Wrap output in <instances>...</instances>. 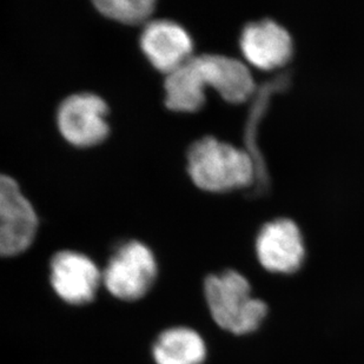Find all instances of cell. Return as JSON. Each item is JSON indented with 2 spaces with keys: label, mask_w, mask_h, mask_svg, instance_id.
Listing matches in <instances>:
<instances>
[{
  "label": "cell",
  "mask_w": 364,
  "mask_h": 364,
  "mask_svg": "<svg viewBox=\"0 0 364 364\" xmlns=\"http://www.w3.org/2000/svg\"><path fill=\"white\" fill-rule=\"evenodd\" d=\"M240 43L245 58L259 69L283 65L291 57V36L270 18L247 23L242 30Z\"/></svg>",
  "instance_id": "obj_10"
},
{
  "label": "cell",
  "mask_w": 364,
  "mask_h": 364,
  "mask_svg": "<svg viewBox=\"0 0 364 364\" xmlns=\"http://www.w3.org/2000/svg\"><path fill=\"white\" fill-rule=\"evenodd\" d=\"M141 46L152 65L166 76L193 57L191 36L175 21H155L145 25Z\"/></svg>",
  "instance_id": "obj_9"
},
{
  "label": "cell",
  "mask_w": 364,
  "mask_h": 364,
  "mask_svg": "<svg viewBox=\"0 0 364 364\" xmlns=\"http://www.w3.org/2000/svg\"><path fill=\"white\" fill-rule=\"evenodd\" d=\"M151 355L155 364H203L208 347L197 330L175 326L159 333L152 343Z\"/></svg>",
  "instance_id": "obj_11"
},
{
  "label": "cell",
  "mask_w": 364,
  "mask_h": 364,
  "mask_svg": "<svg viewBox=\"0 0 364 364\" xmlns=\"http://www.w3.org/2000/svg\"><path fill=\"white\" fill-rule=\"evenodd\" d=\"M154 0H98L95 6L105 17L123 24H141L155 11Z\"/></svg>",
  "instance_id": "obj_12"
},
{
  "label": "cell",
  "mask_w": 364,
  "mask_h": 364,
  "mask_svg": "<svg viewBox=\"0 0 364 364\" xmlns=\"http://www.w3.org/2000/svg\"><path fill=\"white\" fill-rule=\"evenodd\" d=\"M206 86L234 103L247 100L256 89L250 70L240 59L205 53L190 57L166 76L165 104L170 110L179 112L198 110L205 102Z\"/></svg>",
  "instance_id": "obj_1"
},
{
  "label": "cell",
  "mask_w": 364,
  "mask_h": 364,
  "mask_svg": "<svg viewBox=\"0 0 364 364\" xmlns=\"http://www.w3.org/2000/svg\"><path fill=\"white\" fill-rule=\"evenodd\" d=\"M188 170L193 183L208 191H225L249 186L256 176L254 159L247 150L205 136L188 152Z\"/></svg>",
  "instance_id": "obj_3"
},
{
  "label": "cell",
  "mask_w": 364,
  "mask_h": 364,
  "mask_svg": "<svg viewBox=\"0 0 364 364\" xmlns=\"http://www.w3.org/2000/svg\"><path fill=\"white\" fill-rule=\"evenodd\" d=\"M50 284L60 301L73 306L93 302L100 285L102 270L93 259L75 250L59 251L50 262Z\"/></svg>",
  "instance_id": "obj_6"
},
{
  "label": "cell",
  "mask_w": 364,
  "mask_h": 364,
  "mask_svg": "<svg viewBox=\"0 0 364 364\" xmlns=\"http://www.w3.org/2000/svg\"><path fill=\"white\" fill-rule=\"evenodd\" d=\"M107 105L95 93L68 97L58 109L57 123L66 141L80 148L100 144L109 134Z\"/></svg>",
  "instance_id": "obj_7"
},
{
  "label": "cell",
  "mask_w": 364,
  "mask_h": 364,
  "mask_svg": "<svg viewBox=\"0 0 364 364\" xmlns=\"http://www.w3.org/2000/svg\"><path fill=\"white\" fill-rule=\"evenodd\" d=\"M204 296L213 322L238 336L256 331L268 314L264 301L252 296L249 281L235 270L208 276Z\"/></svg>",
  "instance_id": "obj_2"
},
{
  "label": "cell",
  "mask_w": 364,
  "mask_h": 364,
  "mask_svg": "<svg viewBox=\"0 0 364 364\" xmlns=\"http://www.w3.org/2000/svg\"><path fill=\"white\" fill-rule=\"evenodd\" d=\"M103 287L122 302H137L148 295L159 277V263L146 244L129 241L116 249L102 270Z\"/></svg>",
  "instance_id": "obj_4"
},
{
  "label": "cell",
  "mask_w": 364,
  "mask_h": 364,
  "mask_svg": "<svg viewBox=\"0 0 364 364\" xmlns=\"http://www.w3.org/2000/svg\"><path fill=\"white\" fill-rule=\"evenodd\" d=\"M256 254L262 267L268 272H297L306 255L299 225L284 217L265 223L257 235Z\"/></svg>",
  "instance_id": "obj_8"
},
{
  "label": "cell",
  "mask_w": 364,
  "mask_h": 364,
  "mask_svg": "<svg viewBox=\"0 0 364 364\" xmlns=\"http://www.w3.org/2000/svg\"><path fill=\"white\" fill-rule=\"evenodd\" d=\"M38 230V217L31 203L10 176L0 173V257L28 250Z\"/></svg>",
  "instance_id": "obj_5"
}]
</instances>
